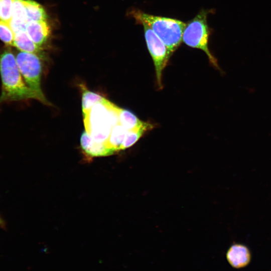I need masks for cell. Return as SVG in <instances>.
<instances>
[{
    "label": "cell",
    "instance_id": "17",
    "mask_svg": "<svg viewBox=\"0 0 271 271\" xmlns=\"http://www.w3.org/2000/svg\"><path fill=\"white\" fill-rule=\"evenodd\" d=\"M13 0H0L1 21L10 23L12 16Z\"/></svg>",
    "mask_w": 271,
    "mask_h": 271
},
{
    "label": "cell",
    "instance_id": "19",
    "mask_svg": "<svg viewBox=\"0 0 271 271\" xmlns=\"http://www.w3.org/2000/svg\"><path fill=\"white\" fill-rule=\"evenodd\" d=\"M0 20H1V19H0Z\"/></svg>",
    "mask_w": 271,
    "mask_h": 271
},
{
    "label": "cell",
    "instance_id": "18",
    "mask_svg": "<svg viewBox=\"0 0 271 271\" xmlns=\"http://www.w3.org/2000/svg\"><path fill=\"white\" fill-rule=\"evenodd\" d=\"M7 226V224L6 220L0 214V228L6 230Z\"/></svg>",
    "mask_w": 271,
    "mask_h": 271
},
{
    "label": "cell",
    "instance_id": "7",
    "mask_svg": "<svg viewBox=\"0 0 271 271\" xmlns=\"http://www.w3.org/2000/svg\"><path fill=\"white\" fill-rule=\"evenodd\" d=\"M26 31L30 39L38 46L42 47L50 34L49 25L46 21L28 22Z\"/></svg>",
    "mask_w": 271,
    "mask_h": 271
},
{
    "label": "cell",
    "instance_id": "4",
    "mask_svg": "<svg viewBox=\"0 0 271 271\" xmlns=\"http://www.w3.org/2000/svg\"><path fill=\"white\" fill-rule=\"evenodd\" d=\"M212 10L202 9L191 20L186 23L182 41L187 46L203 51L211 64L218 68L216 59L212 54L208 47L211 29L207 23V17Z\"/></svg>",
    "mask_w": 271,
    "mask_h": 271
},
{
    "label": "cell",
    "instance_id": "2",
    "mask_svg": "<svg viewBox=\"0 0 271 271\" xmlns=\"http://www.w3.org/2000/svg\"><path fill=\"white\" fill-rule=\"evenodd\" d=\"M137 24L149 27L163 41L172 54L182 42L186 23L175 18L150 14L137 9L129 12Z\"/></svg>",
    "mask_w": 271,
    "mask_h": 271
},
{
    "label": "cell",
    "instance_id": "15",
    "mask_svg": "<svg viewBox=\"0 0 271 271\" xmlns=\"http://www.w3.org/2000/svg\"><path fill=\"white\" fill-rule=\"evenodd\" d=\"M28 22L46 21L47 13L44 8L33 0H23Z\"/></svg>",
    "mask_w": 271,
    "mask_h": 271
},
{
    "label": "cell",
    "instance_id": "1",
    "mask_svg": "<svg viewBox=\"0 0 271 271\" xmlns=\"http://www.w3.org/2000/svg\"><path fill=\"white\" fill-rule=\"evenodd\" d=\"M0 75L2 92L0 105L7 102L35 99L38 96L24 81L18 66L16 56L10 48L0 54Z\"/></svg>",
    "mask_w": 271,
    "mask_h": 271
},
{
    "label": "cell",
    "instance_id": "13",
    "mask_svg": "<svg viewBox=\"0 0 271 271\" xmlns=\"http://www.w3.org/2000/svg\"><path fill=\"white\" fill-rule=\"evenodd\" d=\"M119 124L127 130H130L141 127L147 122L140 120L131 111L120 108L117 109Z\"/></svg>",
    "mask_w": 271,
    "mask_h": 271
},
{
    "label": "cell",
    "instance_id": "8",
    "mask_svg": "<svg viewBox=\"0 0 271 271\" xmlns=\"http://www.w3.org/2000/svg\"><path fill=\"white\" fill-rule=\"evenodd\" d=\"M250 257L248 248L241 244L232 245L226 253L227 261L232 267L236 268L246 266L250 262Z\"/></svg>",
    "mask_w": 271,
    "mask_h": 271
},
{
    "label": "cell",
    "instance_id": "6",
    "mask_svg": "<svg viewBox=\"0 0 271 271\" xmlns=\"http://www.w3.org/2000/svg\"><path fill=\"white\" fill-rule=\"evenodd\" d=\"M148 49L154 62L159 88H163L162 74L171 54L163 41L147 26L142 25Z\"/></svg>",
    "mask_w": 271,
    "mask_h": 271
},
{
    "label": "cell",
    "instance_id": "10",
    "mask_svg": "<svg viewBox=\"0 0 271 271\" xmlns=\"http://www.w3.org/2000/svg\"><path fill=\"white\" fill-rule=\"evenodd\" d=\"M80 145L82 150L91 157H104L113 154L104 143L94 141L85 131L81 136Z\"/></svg>",
    "mask_w": 271,
    "mask_h": 271
},
{
    "label": "cell",
    "instance_id": "16",
    "mask_svg": "<svg viewBox=\"0 0 271 271\" xmlns=\"http://www.w3.org/2000/svg\"><path fill=\"white\" fill-rule=\"evenodd\" d=\"M15 33L9 23L0 20V39L7 46H13Z\"/></svg>",
    "mask_w": 271,
    "mask_h": 271
},
{
    "label": "cell",
    "instance_id": "3",
    "mask_svg": "<svg viewBox=\"0 0 271 271\" xmlns=\"http://www.w3.org/2000/svg\"><path fill=\"white\" fill-rule=\"evenodd\" d=\"M118 106L106 100L95 105L83 116L85 131L94 141H107L112 128L119 124Z\"/></svg>",
    "mask_w": 271,
    "mask_h": 271
},
{
    "label": "cell",
    "instance_id": "14",
    "mask_svg": "<svg viewBox=\"0 0 271 271\" xmlns=\"http://www.w3.org/2000/svg\"><path fill=\"white\" fill-rule=\"evenodd\" d=\"M82 90V110L83 115L87 114L96 104L104 102L107 99L101 95L89 90L82 84L80 85Z\"/></svg>",
    "mask_w": 271,
    "mask_h": 271
},
{
    "label": "cell",
    "instance_id": "12",
    "mask_svg": "<svg viewBox=\"0 0 271 271\" xmlns=\"http://www.w3.org/2000/svg\"><path fill=\"white\" fill-rule=\"evenodd\" d=\"M127 130L120 124L113 126L105 145L113 154L121 151V146Z\"/></svg>",
    "mask_w": 271,
    "mask_h": 271
},
{
    "label": "cell",
    "instance_id": "11",
    "mask_svg": "<svg viewBox=\"0 0 271 271\" xmlns=\"http://www.w3.org/2000/svg\"><path fill=\"white\" fill-rule=\"evenodd\" d=\"M28 21L23 0H13L12 16L9 25L14 33L26 31Z\"/></svg>",
    "mask_w": 271,
    "mask_h": 271
},
{
    "label": "cell",
    "instance_id": "9",
    "mask_svg": "<svg viewBox=\"0 0 271 271\" xmlns=\"http://www.w3.org/2000/svg\"><path fill=\"white\" fill-rule=\"evenodd\" d=\"M13 46L22 52L36 55L42 60L46 59L45 53L42 48L36 45L30 39L26 31L15 33Z\"/></svg>",
    "mask_w": 271,
    "mask_h": 271
},
{
    "label": "cell",
    "instance_id": "5",
    "mask_svg": "<svg viewBox=\"0 0 271 271\" xmlns=\"http://www.w3.org/2000/svg\"><path fill=\"white\" fill-rule=\"evenodd\" d=\"M18 66L27 85L38 96L40 101L48 105L41 86L42 74L41 59L37 55L21 51L16 56Z\"/></svg>",
    "mask_w": 271,
    "mask_h": 271
}]
</instances>
